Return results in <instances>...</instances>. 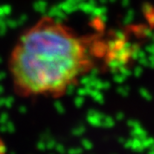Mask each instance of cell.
Here are the masks:
<instances>
[{
    "mask_svg": "<svg viewBox=\"0 0 154 154\" xmlns=\"http://www.w3.org/2000/svg\"><path fill=\"white\" fill-rule=\"evenodd\" d=\"M93 65L87 39L48 15L20 33L7 59L12 88L22 98L63 96Z\"/></svg>",
    "mask_w": 154,
    "mask_h": 154,
    "instance_id": "cell-1",
    "label": "cell"
}]
</instances>
